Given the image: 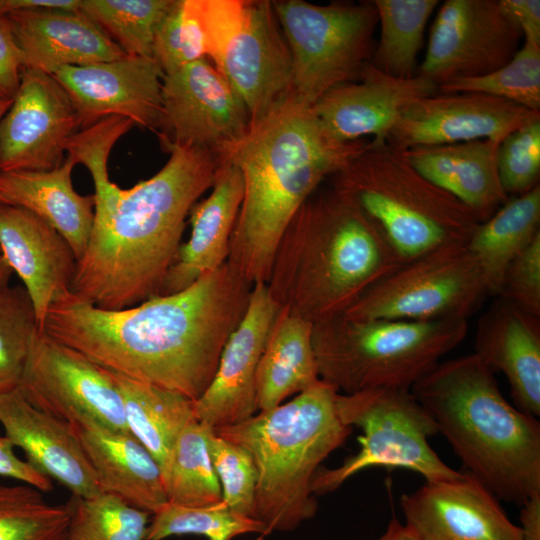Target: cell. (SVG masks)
I'll return each mask as SVG.
<instances>
[{"mask_svg":"<svg viewBox=\"0 0 540 540\" xmlns=\"http://www.w3.org/2000/svg\"><path fill=\"white\" fill-rule=\"evenodd\" d=\"M292 62L293 92L313 105L329 90L360 79L373 55V1L316 5L272 1Z\"/></svg>","mask_w":540,"mask_h":540,"instance_id":"8fae6325","label":"cell"},{"mask_svg":"<svg viewBox=\"0 0 540 540\" xmlns=\"http://www.w3.org/2000/svg\"><path fill=\"white\" fill-rule=\"evenodd\" d=\"M0 424L26 461L72 496L101 494L94 469L70 424L27 401L19 388L0 393Z\"/></svg>","mask_w":540,"mask_h":540,"instance_id":"603a6c76","label":"cell"},{"mask_svg":"<svg viewBox=\"0 0 540 540\" xmlns=\"http://www.w3.org/2000/svg\"><path fill=\"white\" fill-rule=\"evenodd\" d=\"M207 55L200 0H174L156 30L153 58L165 75Z\"/></svg>","mask_w":540,"mask_h":540,"instance_id":"60d3db41","label":"cell"},{"mask_svg":"<svg viewBox=\"0 0 540 540\" xmlns=\"http://www.w3.org/2000/svg\"><path fill=\"white\" fill-rule=\"evenodd\" d=\"M520 509L522 540H540V493L529 497Z\"/></svg>","mask_w":540,"mask_h":540,"instance_id":"f907efd6","label":"cell"},{"mask_svg":"<svg viewBox=\"0 0 540 540\" xmlns=\"http://www.w3.org/2000/svg\"><path fill=\"white\" fill-rule=\"evenodd\" d=\"M335 404L343 424L362 431L357 437L360 448L337 467H319L311 481L314 496L335 491L371 467L406 469L420 474L425 481L461 476L462 472L449 467L430 446L428 438L438 433L437 426L411 390L338 392Z\"/></svg>","mask_w":540,"mask_h":540,"instance_id":"9c48e42d","label":"cell"},{"mask_svg":"<svg viewBox=\"0 0 540 540\" xmlns=\"http://www.w3.org/2000/svg\"><path fill=\"white\" fill-rule=\"evenodd\" d=\"M14 445L6 436H0V476L10 477L33 486L41 492L53 489L52 481L38 472L14 452Z\"/></svg>","mask_w":540,"mask_h":540,"instance_id":"7dc6e473","label":"cell"},{"mask_svg":"<svg viewBox=\"0 0 540 540\" xmlns=\"http://www.w3.org/2000/svg\"><path fill=\"white\" fill-rule=\"evenodd\" d=\"M277 311L266 283H255L247 310L223 348L212 382L194 401L198 421L218 428L256 414L257 369Z\"/></svg>","mask_w":540,"mask_h":540,"instance_id":"ffe728a7","label":"cell"},{"mask_svg":"<svg viewBox=\"0 0 540 540\" xmlns=\"http://www.w3.org/2000/svg\"><path fill=\"white\" fill-rule=\"evenodd\" d=\"M410 390L464 472L499 500L521 506L540 493V422L505 399L475 353L438 362Z\"/></svg>","mask_w":540,"mask_h":540,"instance_id":"5b68a950","label":"cell"},{"mask_svg":"<svg viewBox=\"0 0 540 540\" xmlns=\"http://www.w3.org/2000/svg\"><path fill=\"white\" fill-rule=\"evenodd\" d=\"M79 129L62 85L50 74L23 68L19 89L0 122V173L55 169Z\"/></svg>","mask_w":540,"mask_h":540,"instance_id":"2e32d148","label":"cell"},{"mask_svg":"<svg viewBox=\"0 0 540 540\" xmlns=\"http://www.w3.org/2000/svg\"><path fill=\"white\" fill-rule=\"evenodd\" d=\"M165 150L169 159L149 179L128 189L111 181L95 186L92 233L70 290L75 298L119 310L161 294L190 211L227 160L198 148Z\"/></svg>","mask_w":540,"mask_h":540,"instance_id":"7a4b0ae2","label":"cell"},{"mask_svg":"<svg viewBox=\"0 0 540 540\" xmlns=\"http://www.w3.org/2000/svg\"><path fill=\"white\" fill-rule=\"evenodd\" d=\"M174 0H81L79 12L126 55L153 58L156 30Z\"/></svg>","mask_w":540,"mask_h":540,"instance_id":"e575fe53","label":"cell"},{"mask_svg":"<svg viewBox=\"0 0 540 540\" xmlns=\"http://www.w3.org/2000/svg\"><path fill=\"white\" fill-rule=\"evenodd\" d=\"M0 254H1V251H0Z\"/></svg>","mask_w":540,"mask_h":540,"instance_id":"9f6ffc18","label":"cell"},{"mask_svg":"<svg viewBox=\"0 0 540 540\" xmlns=\"http://www.w3.org/2000/svg\"><path fill=\"white\" fill-rule=\"evenodd\" d=\"M13 100H1L0 99V122L8 109L10 108Z\"/></svg>","mask_w":540,"mask_h":540,"instance_id":"db71d44e","label":"cell"},{"mask_svg":"<svg viewBox=\"0 0 540 540\" xmlns=\"http://www.w3.org/2000/svg\"><path fill=\"white\" fill-rule=\"evenodd\" d=\"M253 285L226 262L187 288L106 310L70 295L42 330L104 369L196 401L243 318Z\"/></svg>","mask_w":540,"mask_h":540,"instance_id":"6da1fadb","label":"cell"},{"mask_svg":"<svg viewBox=\"0 0 540 540\" xmlns=\"http://www.w3.org/2000/svg\"><path fill=\"white\" fill-rule=\"evenodd\" d=\"M467 320L354 319L313 324L319 377L339 393L411 387L466 337Z\"/></svg>","mask_w":540,"mask_h":540,"instance_id":"ba28073f","label":"cell"},{"mask_svg":"<svg viewBox=\"0 0 540 540\" xmlns=\"http://www.w3.org/2000/svg\"><path fill=\"white\" fill-rule=\"evenodd\" d=\"M81 0H0V15L18 10H63L78 12Z\"/></svg>","mask_w":540,"mask_h":540,"instance_id":"681fc988","label":"cell"},{"mask_svg":"<svg viewBox=\"0 0 540 540\" xmlns=\"http://www.w3.org/2000/svg\"><path fill=\"white\" fill-rule=\"evenodd\" d=\"M496 297L540 317V235L510 262Z\"/></svg>","mask_w":540,"mask_h":540,"instance_id":"f6af8a7d","label":"cell"},{"mask_svg":"<svg viewBox=\"0 0 540 540\" xmlns=\"http://www.w3.org/2000/svg\"><path fill=\"white\" fill-rule=\"evenodd\" d=\"M474 353L506 376L517 409L540 416V317L496 297L478 320Z\"/></svg>","mask_w":540,"mask_h":540,"instance_id":"d4e9b609","label":"cell"},{"mask_svg":"<svg viewBox=\"0 0 540 540\" xmlns=\"http://www.w3.org/2000/svg\"><path fill=\"white\" fill-rule=\"evenodd\" d=\"M488 296L475 256L466 244L453 245L405 262L343 315L354 319L467 320Z\"/></svg>","mask_w":540,"mask_h":540,"instance_id":"7c38bea8","label":"cell"},{"mask_svg":"<svg viewBox=\"0 0 540 540\" xmlns=\"http://www.w3.org/2000/svg\"><path fill=\"white\" fill-rule=\"evenodd\" d=\"M437 92V84L427 78L391 76L368 62L358 81L329 90L312 108L323 127L341 142L365 136L385 140L405 109Z\"/></svg>","mask_w":540,"mask_h":540,"instance_id":"44dd1931","label":"cell"},{"mask_svg":"<svg viewBox=\"0 0 540 540\" xmlns=\"http://www.w3.org/2000/svg\"><path fill=\"white\" fill-rule=\"evenodd\" d=\"M523 34L499 0H446L430 29L416 75L437 86L474 78L504 66Z\"/></svg>","mask_w":540,"mask_h":540,"instance_id":"9a60e30c","label":"cell"},{"mask_svg":"<svg viewBox=\"0 0 540 540\" xmlns=\"http://www.w3.org/2000/svg\"><path fill=\"white\" fill-rule=\"evenodd\" d=\"M12 273V269L10 268L2 254H0V285L8 284Z\"/></svg>","mask_w":540,"mask_h":540,"instance_id":"f5cc1de1","label":"cell"},{"mask_svg":"<svg viewBox=\"0 0 540 540\" xmlns=\"http://www.w3.org/2000/svg\"><path fill=\"white\" fill-rule=\"evenodd\" d=\"M329 179L330 187L374 224L404 262L467 244L480 224L472 210L420 174L386 140L368 141Z\"/></svg>","mask_w":540,"mask_h":540,"instance_id":"52a82bcc","label":"cell"},{"mask_svg":"<svg viewBox=\"0 0 540 540\" xmlns=\"http://www.w3.org/2000/svg\"><path fill=\"white\" fill-rule=\"evenodd\" d=\"M405 262L331 187L314 192L283 232L266 282L278 308L312 324L343 315Z\"/></svg>","mask_w":540,"mask_h":540,"instance_id":"277c9868","label":"cell"},{"mask_svg":"<svg viewBox=\"0 0 540 540\" xmlns=\"http://www.w3.org/2000/svg\"><path fill=\"white\" fill-rule=\"evenodd\" d=\"M19 390L34 407L68 424L93 422L129 432L112 372L41 330Z\"/></svg>","mask_w":540,"mask_h":540,"instance_id":"4fadbf2b","label":"cell"},{"mask_svg":"<svg viewBox=\"0 0 540 540\" xmlns=\"http://www.w3.org/2000/svg\"><path fill=\"white\" fill-rule=\"evenodd\" d=\"M2 16L26 69L53 75L62 67L90 65L126 55L79 11L18 10Z\"/></svg>","mask_w":540,"mask_h":540,"instance_id":"cb8c5ba5","label":"cell"},{"mask_svg":"<svg viewBox=\"0 0 540 540\" xmlns=\"http://www.w3.org/2000/svg\"><path fill=\"white\" fill-rule=\"evenodd\" d=\"M503 10L522 31L523 38L540 43V1L499 0Z\"/></svg>","mask_w":540,"mask_h":540,"instance_id":"c3c4849f","label":"cell"},{"mask_svg":"<svg viewBox=\"0 0 540 540\" xmlns=\"http://www.w3.org/2000/svg\"><path fill=\"white\" fill-rule=\"evenodd\" d=\"M0 251L22 280L42 330L49 309L71 295L77 265L71 246L32 212L0 202Z\"/></svg>","mask_w":540,"mask_h":540,"instance_id":"7402d4cb","label":"cell"},{"mask_svg":"<svg viewBox=\"0 0 540 540\" xmlns=\"http://www.w3.org/2000/svg\"><path fill=\"white\" fill-rule=\"evenodd\" d=\"M242 199V175L237 166L227 159L210 194L190 211V238L181 244L160 295L179 292L227 262Z\"/></svg>","mask_w":540,"mask_h":540,"instance_id":"484cf974","label":"cell"},{"mask_svg":"<svg viewBox=\"0 0 540 540\" xmlns=\"http://www.w3.org/2000/svg\"><path fill=\"white\" fill-rule=\"evenodd\" d=\"M337 393L320 379L273 409L214 428L251 454L258 472L254 519L268 534L294 531L317 514L312 478L352 432L339 418Z\"/></svg>","mask_w":540,"mask_h":540,"instance_id":"8992f818","label":"cell"},{"mask_svg":"<svg viewBox=\"0 0 540 540\" xmlns=\"http://www.w3.org/2000/svg\"><path fill=\"white\" fill-rule=\"evenodd\" d=\"M112 374L122 399L128 430L156 460L165 481L180 434L196 420L194 401L172 391Z\"/></svg>","mask_w":540,"mask_h":540,"instance_id":"4dcf8cb0","label":"cell"},{"mask_svg":"<svg viewBox=\"0 0 540 540\" xmlns=\"http://www.w3.org/2000/svg\"><path fill=\"white\" fill-rule=\"evenodd\" d=\"M23 61L21 51L9 28L0 15V99L13 100L21 82Z\"/></svg>","mask_w":540,"mask_h":540,"instance_id":"bcb514c9","label":"cell"},{"mask_svg":"<svg viewBox=\"0 0 540 540\" xmlns=\"http://www.w3.org/2000/svg\"><path fill=\"white\" fill-rule=\"evenodd\" d=\"M135 124L121 116L106 117L74 133L67 141L65 152L75 164L82 163L90 172L94 186L110 181L109 154L120 137Z\"/></svg>","mask_w":540,"mask_h":540,"instance_id":"ee69618b","label":"cell"},{"mask_svg":"<svg viewBox=\"0 0 540 540\" xmlns=\"http://www.w3.org/2000/svg\"><path fill=\"white\" fill-rule=\"evenodd\" d=\"M313 324L278 308L256 374L257 411H267L320 381Z\"/></svg>","mask_w":540,"mask_h":540,"instance_id":"f546056e","label":"cell"},{"mask_svg":"<svg viewBox=\"0 0 540 540\" xmlns=\"http://www.w3.org/2000/svg\"><path fill=\"white\" fill-rule=\"evenodd\" d=\"M76 164L69 158L49 171L0 173L5 204L22 207L54 228L71 246L77 262L84 256L94 223L95 198L72 185Z\"/></svg>","mask_w":540,"mask_h":540,"instance_id":"f1b7e54d","label":"cell"},{"mask_svg":"<svg viewBox=\"0 0 540 540\" xmlns=\"http://www.w3.org/2000/svg\"><path fill=\"white\" fill-rule=\"evenodd\" d=\"M211 426L193 420L180 434L164 481L167 501L185 507H205L222 502L207 437Z\"/></svg>","mask_w":540,"mask_h":540,"instance_id":"836d02e7","label":"cell"},{"mask_svg":"<svg viewBox=\"0 0 540 540\" xmlns=\"http://www.w3.org/2000/svg\"><path fill=\"white\" fill-rule=\"evenodd\" d=\"M478 92L540 111V43L524 39L501 68L483 76L452 80L437 93Z\"/></svg>","mask_w":540,"mask_h":540,"instance_id":"f35d334b","label":"cell"},{"mask_svg":"<svg viewBox=\"0 0 540 540\" xmlns=\"http://www.w3.org/2000/svg\"><path fill=\"white\" fill-rule=\"evenodd\" d=\"M162 104L164 149L198 148L228 158L251 126L246 106L207 58L164 75Z\"/></svg>","mask_w":540,"mask_h":540,"instance_id":"5bb4252c","label":"cell"},{"mask_svg":"<svg viewBox=\"0 0 540 540\" xmlns=\"http://www.w3.org/2000/svg\"><path fill=\"white\" fill-rule=\"evenodd\" d=\"M499 142L418 146L403 151L410 164L436 186L453 195L478 217H491L510 198L498 172Z\"/></svg>","mask_w":540,"mask_h":540,"instance_id":"83f0119b","label":"cell"},{"mask_svg":"<svg viewBox=\"0 0 540 540\" xmlns=\"http://www.w3.org/2000/svg\"><path fill=\"white\" fill-rule=\"evenodd\" d=\"M373 540H421L417 534L405 523H401L396 517H392L385 531Z\"/></svg>","mask_w":540,"mask_h":540,"instance_id":"816d5d0a","label":"cell"},{"mask_svg":"<svg viewBox=\"0 0 540 540\" xmlns=\"http://www.w3.org/2000/svg\"><path fill=\"white\" fill-rule=\"evenodd\" d=\"M405 524L421 540H522L499 499L472 475L425 481L403 494Z\"/></svg>","mask_w":540,"mask_h":540,"instance_id":"d6986e66","label":"cell"},{"mask_svg":"<svg viewBox=\"0 0 540 540\" xmlns=\"http://www.w3.org/2000/svg\"><path fill=\"white\" fill-rule=\"evenodd\" d=\"M373 3L378 13L380 37L370 63L391 76H415L426 24L439 1L374 0Z\"/></svg>","mask_w":540,"mask_h":540,"instance_id":"d6a6232c","label":"cell"},{"mask_svg":"<svg viewBox=\"0 0 540 540\" xmlns=\"http://www.w3.org/2000/svg\"><path fill=\"white\" fill-rule=\"evenodd\" d=\"M0 202L5 203L4 196H3L1 188H0Z\"/></svg>","mask_w":540,"mask_h":540,"instance_id":"11a10c76","label":"cell"},{"mask_svg":"<svg viewBox=\"0 0 540 540\" xmlns=\"http://www.w3.org/2000/svg\"><path fill=\"white\" fill-rule=\"evenodd\" d=\"M52 76L69 95L80 129L109 116H121L159 135L164 72L154 58L125 55L106 62L62 67Z\"/></svg>","mask_w":540,"mask_h":540,"instance_id":"e0dca14e","label":"cell"},{"mask_svg":"<svg viewBox=\"0 0 540 540\" xmlns=\"http://www.w3.org/2000/svg\"><path fill=\"white\" fill-rule=\"evenodd\" d=\"M40 331L26 289L0 285V393L19 386Z\"/></svg>","mask_w":540,"mask_h":540,"instance_id":"ab89813d","label":"cell"},{"mask_svg":"<svg viewBox=\"0 0 540 540\" xmlns=\"http://www.w3.org/2000/svg\"><path fill=\"white\" fill-rule=\"evenodd\" d=\"M208 55L251 124L293 92L290 52L268 0H200Z\"/></svg>","mask_w":540,"mask_h":540,"instance_id":"30bf717a","label":"cell"},{"mask_svg":"<svg viewBox=\"0 0 540 540\" xmlns=\"http://www.w3.org/2000/svg\"><path fill=\"white\" fill-rule=\"evenodd\" d=\"M540 235V185L509 198L480 222L466 244L484 273L489 295L496 296L510 262Z\"/></svg>","mask_w":540,"mask_h":540,"instance_id":"1f68e13d","label":"cell"},{"mask_svg":"<svg viewBox=\"0 0 540 540\" xmlns=\"http://www.w3.org/2000/svg\"><path fill=\"white\" fill-rule=\"evenodd\" d=\"M247 533L268 534L260 521L233 512L223 501L205 507H185L167 502L152 515L144 540H164L191 534L208 540H232Z\"/></svg>","mask_w":540,"mask_h":540,"instance_id":"74e56055","label":"cell"},{"mask_svg":"<svg viewBox=\"0 0 540 540\" xmlns=\"http://www.w3.org/2000/svg\"><path fill=\"white\" fill-rule=\"evenodd\" d=\"M368 143L341 142L294 92L253 122L228 159L243 179V199L228 264L254 285L266 283L289 222L322 181Z\"/></svg>","mask_w":540,"mask_h":540,"instance_id":"3957f363","label":"cell"},{"mask_svg":"<svg viewBox=\"0 0 540 540\" xmlns=\"http://www.w3.org/2000/svg\"><path fill=\"white\" fill-rule=\"evenodd\" d=\"M40 490L0 484V540H64L67 504H50Z\"/></svg>","mask_w":540,"mask_h":540,"instance_id":"8d00e7d4","label":"cell"},{"mask_svg":"<svg viewBox=\"0 0 540 540\" xmlns=\"http://www.w3.org/2000/svg\"><path fill=\"white\" fill-rule=\"evenodd\" d=\"M497 164L502 187L509 197L522 195L539 185L540 119L502 139Z\"/></svg>","mask_w":540,"mask_h":540,"instance_id":"7bdbcfd3","label":"cell"},{"mask_svg":"<svg viewBox=\"0 0 540 540\" xmlns=\"http://www.w3.org/2000/svg\"><path fill=\"white\" fill-rule=\"evenodd\" d=\"M66 504L69 523L64 540H144L150 514L115 495H71Z\"/></svg>","mask_w":540,"mask_h":540,"instance_id":"d590c367","label":"cell"},{"mask_svg":"<svg viewBox=\"0 0 540 540\" xmlns=\"http://www.w3.org/2000/svg\"><path fill=\"white\" fill-rule=\"evenodd\" d=\"M539 119L540 111L491 95L436 93L405 109L385 140L401 151L478 139L500 143L512 131Z\"/></svg>","mask_w":540,"mask_h":540,"instance_id":"ac0fdd59","label":"cell"},{"mask_svg":"<svg viewBox=\"0 0 540 540\" xmlns=\"http://www.w3.org/2000/svg\"><path fill=\"white\" fill-rule=\"evenodd\" d=\"M208 450L218 476L222 501L233 512L254 518L258 472L247 449L210 430Z\"/></svg>","mask_w":540,"mask_h":540,"instance_id":"b9f144b4","label":"cell"},{"mask_svg":"<svg viewBox=\"0 0 540 540\" xmlns=\"http://www.w3.org/2000/svg\"><path fill=\"white\" fill-rule=\"evenodd\" d=\"M88 457L102 493L155 514L167 501L161 469L130 433L93 422L70 424Z\"/></svg>","mask_w":540,"mask_h":540,"instance_id":"4316f807","label":"cell"}]
</instances>
